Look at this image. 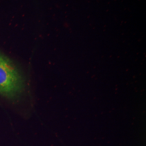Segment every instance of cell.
<instances>
[{
    "mask_svg": "<svg viewBox=\"0 0 146 146\" xmlns=\"http://www.w3.org/2000/svg\"><path fill=\"white\" fill-rule=\"evenodd\" d=\"M25 78L15 64L0 53V95L15 99L25 90Z\"/></svg>",
    "mask_w": 146,
    "mask_h": 146,
    "instance_id": "1",
    "label": "cell"
}]
</instances>
